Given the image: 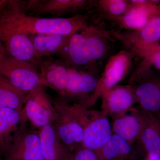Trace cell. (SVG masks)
<instances>
[{
  "label": "cell",
  "mask_w": 160,
  "mask_h": 160,
  "mask_svg": "<svg viewBox=\"0 0 160 160\" xmlns=\"http://www.w3.org/2000/svg\"><path fill=\"white\" fill-rule=\"evenodd\" d=\"M29 38L36 53L43 57L57 55L69 36L58 34H32Z\"/></svg>",
  "instance_id": "obj_21"
},
{
  "label": "cell",
  "mask_w": 160,
  "mask_h": 160,
  "mask_svg": "<svg viewBox=\"0 0 160 160\" xmlns=\"http://www.w3.org/2000/svg\"><path fill=\"white\" fill-rule=\"evenodd\" d=\"M22 112L0 108V154L3 152L22 122Z\"/></svg>",
  "instance_id": "obj_22"
},
{
  "label": "cell",
  "mask_w": 160,
  "mask_h": 160,
  "mask_svg": "<svg viewBox=\"0 0 160 160\" xmlns=\"http://www.w3.org/2000/svg\"><path fill=\"white\" fill-rule=\"evenodd\" d=\"M28 93L17 89L0 75V108L22 112Z\"/></svg>",
  "instance_id": "obj_23"
},
{
  "label": "cell",
  "mask_w": 160,
  "mask_h": 160,
  "mask_svg": "<svg viewBox=\"0 0 160 160\" xmlns=\"http://www.w3.org/2000/svg\"><path fill=\"white\" fill-rule=\"evenodd\" d=\"M72 160L71 152L69 151H67V152H66L65 160Z\"/></svg>",
  "instance_id": "obj_29"
},
{
  "label": "cell",
  "mask_w": 160,
  "mask_h": 160,
  "mask_svg": "<svg viewBox=\"0 0 160 160\" xmlns=\"http://www.w3.org/2000/svg\"><path fill=\"white\" fill-rule=\"evenodd\" d=\"M90 116L89 112L84 128L82 146L97 154L112 134V129L105 114L92 112Z\"/></svg>",
  "instance_id": "obj_13"
},
{
  "label": "cell",
  "mask_w": 160,
  "mask_h": 160,
  "mask_svg": "<svg viewBox=\"0 0 160 160\" xmlns=\"http://www.w3.org/2000/svg\"><path fill=\"white\" fill-rule=\"evenodd\" d=\"M72 160H99L96 153L82 146L71 152Z\"/></svg>",
  "instance_id": "obj_26"
},
{
  "label": "cell",
  "mask_w": 160,
  "mask_h": 160,
  "mask_svg": "<svg viewBox=\"0 0 160 160\" xmlns=\"http://www.w3.org/2000/svg\"><path fill=\"white\" fill-rule=\"evenodd\" d=\"M0 160H5L4 159H2V158H0Z\"/></svg>",
  "instance_id": "obj_30"
},
{
  "label": "cell",
  "mask_w": 160,
  "mask_h": 160,
  "mask_svg": "<svg viewBox=\"0 0 160 160\" xmlns=\"http://www.w3.org/2000/svg\"><path fill=\"white\" fill-rule=\"evenodd\" d=\"M26 1L9 0L0 11V23L32 34H58L69 36L90 23L89 14H78L69 18H42L27 14Z\"/></svg>",
  "instance_id": "obj_2"
},
{
  "label": "cell",
  "mask_w": 160,
  "mask_h": 160,
  "mask_svg": "<svg viewBox=\"0 0 160 160\" xmlns=\"http://www.w3.org/2000/svg\"><path fill=\"white\" fill-rule=\"evenodd\" d=\"M114 41L105 23L96 20L69 36L57 56L70 68L98 71Z\"/></svg>",
  "instance_id": "obj_1"
},
{
  "label": "cell",
  "mask_w": 160,
  "mask_h": 160,
  "mask_svg": "<svg viewBox=\"0 0 160 160\" xmlns=\"http://www.w3.org/2000/svg\"><path fill=\"white\" fill-rule=\"evenodd\" d=\"M5 54V49L2 44L0 42V58Z\"/></svg>",
  "instance_id": "obj_28"
},
{
  "label": "cell",
  "mask_w": 160,
  "mask_h": 160,
  "mask_svg": "<svg viewBox=\"0 0 160 160\" xmlns=\"http://www.w3.org/2000/svg\"><path fill=\"white\" fill-rule=\"evenodd\" d=\"M144 125L142 115L137 112H126L119 116L112 125L114 134L122 138L130 145L139 138Z\"/></svg>",
  "instance_id": "obj_18"
},
{
  "label": "cell",
  "mask_w": 160,
  "mask_h": 160,
  "mask_svg": "<svg viewBox=\"0 0 160 160\" xmlns=\"http://www.w3.org/2000/svg\"><path fill=\"white\" fill-rule=\"evenodd\" d=\"M44 160H64L67 151L58 138L51 124L38 129Z\"/></svg>",
  "instance_id": "obj_20"
},
{
  "label": "cell",
  "mask_w": 160,
  "mask_h": 160,
  "mask_svg": "<svg viewBox=\"0 0 160 160\" xmlns=\"http://www.w3.org/2000/svg\"><path fill=\"white\" fill-rule=\"evenodd\" d=\"M39 68L40 85L54 90L58 97L62 95L68 84L69 67L62 60L52 57L43 59Z\"/></svg>",
  "instance_id": "obj_14"
},
{
  "label": "cell",
  "mask_w": 160,
  "mask_h": 160,
  "mask_svg": "<svg viewBox=\"0 0 160 160\" xmlns=\"http://www.w3.org/2000/svg\"><path fill=\"white\" fill-rule=\"evenodd\" d=\"M136 58L132 51L126 49L121 50L109 58L90 105L94 103L104 92L117 85L126 77L132 68Z\"/></svg>",
  "instance_id": "obj_9"
},
{
  "label": "cell",
  "mask_w": 160,
  "mask_h": 160,
  "mask_svg": "<svg viewBox=\"0 0 160 160\" xmlns=\"http://www.w3.org/2000/svg\"><path fill=\"white\" fill-rule=\"evenodd\" d=\"M53 113L52 99L45 87L40 86L27 95L22 109L20 124H26L29 121L32 126L39 129L52 124Z\"/></svg>",
  "instance_id": "obj_8"
},
{
  "label": "cell",
  "mask_w": 160,
  "mask_h": 160,
  "mask_svg": "<svg viewBox=\"0 0 160 160\" xmlns=\"http://www.w3.org/2000/svg\"><path fill=\"white\" fill-rule=\"evenodd\" d=\"M153 73L150 72L131 85L140 106L146 112L152 115L158 112L160 109L159 80Z\"/></svg>",
  "instance_id": "obj_15"
},
{
  "label": "cell",
  "mask_w": 160,
  "mask_h": 160,
  "mask_svg": "<svg viewBox=\"0 0 160 160\" xmlns=\"http://www.w3.org/2000/svg\"><path fill=\"white\" fill-rule=\"evenodd\" d=\"M99 160H138L139 154L132 145L116 134H112L97 153Z\"/></svg>",
  "instance_id": "obj_17"
},
{
  "label": "cell",
  "mask_w": 160,
  "mask_h": 160,
  "mask_svg": "<svg viewBox=\"0 0 160 160\" xmlns=\"http://www.w3.org/2000/svg\"><path fill=\"white\" fill-rule=\"evenodd\" d=\"M103 104L112 114L120 116L130 109L137 102L133 88L131 85H116L102 94Z\"/></svg>",
  "instance_id": "obj_16"
},
{
  "label": "cell",
  "mask_w": 160,
  "mask_h": 160,
  "mask_svg": "<svg viewBox=\"0 0 160 160\" xmlns=\"http://www.w3.org/2000/svg\"><path fill=\"white\" fill-rule=\"evenodd\" d=\"M0 42L4 46L5 54L39 67L43 58L36 53L27 33L0 23Z\"/></svg>",
  "instance_id": "obj_11"
},
{
  "label": "cell",
  "mask_w": 160,
  "mask_h": 160,
  "mask_svg": "<svg viewBox=\"0 0 160 160\" xmlns=\"http://www.w3.org/2000/svg\"><path fill=\"white\" fill-rule=\"evenodd\" d=\"M112 37L122 42L136 57L141 58L160 45V16L153 19L144 28L135 30H109Z\"/></svg>",
  "instance_id": "obj_4"
},
{
  "label": "cell",
  "mask_w": 160,
  "mask_h": 160,
  "mask_svg": "<svg viewBox=\"0 0 160 160\" xmlns=\"http://www.w3.org/2000/svg\"><path fill=\"white\" fill-rule=\"evenodd\" d=\"M9 0H0V11L7 5Z\"/></svg>",
  "instance_id": "obj_27"
},
{
  "label": "cell",
  "mask_w": 160,
  "mask_h": 160,
  "mask_svg": "<svg viewBox=\"0 0 160 160\" xmlns=\"http://www.w3.org/2000/svg\"><path fill=\"white\" fill-rule=\"evenodd\" d=\"M38 68L34 64L7 55L0 58V75L24 92L29 93L41 86Z\"/></svg>",
  "instance_id": "obj_5"
},
{
  "label": "cell",
  "mask_w": 160,
  "mask_h": 160,
  "mask_svg": "<svg viewBox=\"0 0 160 160\" xmlns=\"http://www.w3.org/2000/svg\"><path fill=\"white\" fill-rule=\"evenodd\" d=\"M2 154L5 160H44L38 129H28L20 124Z\"/></svg>",
  "instance_id": "obj_7"
},
{
  "label": "cell",
  "mask_w": 160,
  "mask_h": 160,
  "mask_svg": "<svg viewBox=\"0 0 160 160\" xmlns=\"http://www.w3.org/2000/svg\"><path fill=\"white\" fill-rule=\"evenodd\" d=\"M160 1H129V9L112 22L119 31L135 30L144 28L153 19L160 16ZM118 29V30H119Z\"/></svg>",
  "instance_id": "obj_12"
},
{
  "label": "cell",
  "mask_w": 160,
  "mask_h": 160,
  "mask_svg": "<svg viewBox=\"0 0 160 160\" xmlns=\"http://www.w3.org/2000/svg\"><path fill=\"white\" fill-rule=\"evenodd\" d=\"M129 6V1L97 0L94 7L98 16L96 19L99 22L104 20L112 22L124 14Z\"/></svg>",
  "instance_id": "obj_24"
},
{
  "label": "cell",
  "mask_w": 160,
  "mask_h": 160,
  "mask_svg": "<svg viewBox=\"0 0 160 160\" xmlns=\"http://www.w3.org/2000/svg\"><path fill=\"white\" fill-rule=\"evenodd\" d=\"M143 115L144 125L139 138L144 150L147 153V159L160 160L159 126L156 120L147 119Z\"/></svg>",
  "instance_id": "obj_19"
},
{
  "label": "cell",
  "mask_w": 160,
  "mask_h": 160,
  "mask_svg": "<svg viewBox=\"0 0 160 160\" xmlns=\"http://www.w3.org/2000/svg\"><path fill=\"white\" fill-rule=\"evenodd\" d=\"M94 0H28L26 1L27 14L39 17L49 14L61 18L68 14H82V12L91 11L94 8Z\"/></svg>",
  "instance_id": "obj_10"
},
{
  "label": "cell",
  "mask_w": 160,
  "mask_h": 160,
  "mask_svg": "<svg viewBox=\"0 0 160 160\" xmlns=\"http://www.w3.org/2000/svg\"><path fill=\"white\" fill-rule=\"evenodd\" d=\"M141 62L137 66L134 71L129 78L130 85L136 82L144 76L152 71L151 68L159 71L160 69V45H158L151 51L144 55L142 57Z\"/></svg>",
  "instance_id": "obj_25"
},
{
  "label": "cell",
  "mask_w": 160,
  "mask_h": 160,
  "mask_svg": "<svg viewBox=\"0 0 160 160\" xmlns=\"http://www.w3.org/2000/svg\"><path fill=\"white\" fill-rule=\"evenodd\" d=\"M54 113L51 125L60 142L72 152L82 146L84 129L89 112L85 106L59 98L52 100Z\"/></svg>",
  "instance_id": "obj_3"
},
{
  "label": "cell",
  "mask_w": 160,
  "mask_h": 160,
  "mask_svg": "<svg viewBox=\"0 0 160 160\" xmlns=\"http://www.w3.org/2000/svg\"><path fill=\"white\" fill-rule=\"evenodd\" d=\"M97 70H79L69 67V78L66 90L59 98L77 103L86 108L90 106L101 77Z\"/></svg>",
  "instance_id": "obj_6"
}]
</instances>
